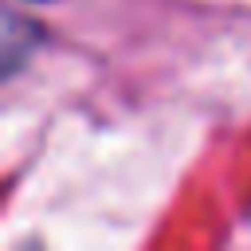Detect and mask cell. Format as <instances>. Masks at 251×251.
<instances>
[{"label": "cell", "mask_w": 251, "mask_h": 251, "mask_svg": "<svg viewBox=\"0 0 251 251\" xmlns=\"http://www.w3.org/2000/svg\"><path fill=\"white\" fill-rule=\"evenodd\" d=\"M35 39H39V27L35 24H24V20L8 16V31H4V63H8V71H16L24 63V51L20 47H35Z\"/></svg>", "instance_id": "cell-1"}]
</instances>
